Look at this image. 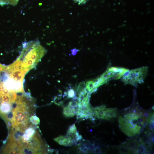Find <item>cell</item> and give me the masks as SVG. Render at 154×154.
<instances>
[{
    "mask_svg": "<svg viewBox=\"0 0 154 154\" xmlns=\"http://www.w3.org/2000/svg\"><path fill=\"white\" fill-rule=\"evenodd\" d=\"M66 135L71 137L76 142L82 139V136L78 132L75 124H73L70 126Z\"/></svg>",
    "mask_w": 154,
    "mask_h": 154,
    "instance_id": "cell-9",
    "label": "cell"
},
{
    "mask_svg": "<svg viewBox=\"0 0 154 154\" xmlns=\"http://www.w3.org/2000/svg\"><path fill=\"white\" fill-rule=\"evenodd\" d=\"M22 47L21 53L17 59L21 63H33L36 65L46 51L38 40L24 42Z\"/></svg>",
    "mask_w": 154,
    "mask_h": 154,
    "instance_id": "cell-2",
    "label": "cell"
},
{
    "mask_svg": "<svg viewBox=\"0 0 154 154\" xmlns=\"http://www.w3.org/2000/svg\"><path fill=\"white\" fill-rule=\"evenodd\" d=\"M22 70L19 69H7L9 78L16 81L23 82L25 75Z\"/></svg>",
    "mask_w": 154,
    "mask_h": 154,
    "instance_id": "cell-6",
    "label": "cell"
},
{
    "mask_svg": "<svg viewBox=\"0 0 154 154\" xmlns=\"http://www.w3.org/2000/svg\"><path fill=\"white\" fill-rule=\"evenodd\" d=\"M93 110L94 114L99 118L109 120L117 116L116 110L114 108L100 107L94 108Z\"/></svg>",
    "mask_w": 154,
    "mask_h": 154,
    "instance_id": "cell-5",
    "label": "cell"
},
{
    "mask_svg": "<svg viewBox=\"0 0 154 154\" xmlns=\"http://www.w3.org/2000/svg\"><path fill=\"white\" fill-rule=\"evenodd\" d=\"M78 105L76 102H70L68 106L63 109V114L67 117L74 116L76 113Z\"/></svg>",
    "mask_w": 154,
    "mask_h": 154,
    "instance_id": "cell-7",
    "label": "cell"
},
{
    "mask_svg": "<svg viewBox=\"0 0 154 154\" xmlns=\"http://www.w3.org/2000/svg\"><path fill=\"white\" fill-rule=\"evenodd\" d=\"M54 140L60 145L68 146L73 145L76 142L70 137L67 135H60L55 138Z\"/></svg>",
    "mask_w": 154,
    "mask_h": 154,
    "instance_id": "cell-8",
    "label": "cell"
},
{
    "mask_svg": "<svg viewBox=\"0 0 154 154\" xmlns=\"http://www.w3.org/2000/svg\"><path fill=\"white\" fill-rule=\"evenodd\" d=\"M75 95L74 91L72 89L70 90L68 92V96L70 98L73 97Z\"/></svg>",
    "mask_w": 154,
    "mask_h": 154,
    "instance_id": "cell-11",
    "label": "cell"
},
{
    "mask_svg": "<svg viewBox=\"0 0 154 154\" xmlns=\"http://www.w3.org/2000/svg\"><path fill=\"white\" fill-rule=\"evenodd\" d=\"M87 0H86L87 1Z\"/></svg>",
    "mask_w": 154,
    "mask_h": 154,
    "instance_id": "cell-14",
    "label": "cell"
},
{
    "mask_svg": "<svg viewBox=\"0 0 154 154\" xmlns=\"http://www.w3.org/2000/svg\"><path fill=\"white\" fill-rule=\"evenodd\" d=\"M19 0H9V4L12 5H15L17 3Z\"/></svg>",
    "mask_w": 154,
    "mask_h": 154,
    "instance_id": "cell-12",
    "label": "cell"
},
{
    "mask_svg": "<svg viewBox=\"0 0 154 154\" xmlns=\"http://www.w3.org/2000/svg\"><path fill=\"white\" fill-rule=\"evenodd\" d=\"M75 1L77 2L79 4H83L85 3L87 1L86 0H74Z\"/></svg>",
    "mask_w": 154,
    "mask_h": 154,
    "instance_id": "cell-13",
    "label": "cell"
},
{
    "mask_svg": "<svg viewBox=\"0 0 154 154\" xmlns=\"http://www.w3.org/2000/svg\"><path fill=\"white\" fill-rule=\"evenodd\" d=\"M31 120L34 124H37L40 122L39 118L36 116H33L31 117Z\"/></svg>",
    "mask_w": 154,
    "mask_h": 154,
    "instance_id": "cell-10",
    "label": "cell"
},
{
    "mask_svg": "<svg viewBox=\"0 0 154 154\" xmlns=\"http://www.w3.org/2000/svg\"><path fill=\"white\" fill-rule=\"evenodd\" d=\"M147 70L146 67L131 70L124 76L123 81L126 84L133 85L142 83L143 82Z\"/></svg>",
    "mask_w": 154,
    "mask_h": 154,
    "instance_id": "cell-3",
    "label": "cell"
},
{
    "mask_svg": "<svg viewBox=\"0 0 154 154\" xmlns=\"http://www.w3.org/2000/svg\"><path fill=\"white\" fill-rule=\"evenodd\" d=\"M76 114L77 118H90L93 116V112L89 104V100L84 99L79 101Z\"/></svg>",
    "mask_w": 154,
    "mask_h": 154,
    "instance_id": "cell-4",
    "label": "cell"
},
{
    "mask_svg": "<svg viewBox=\"0 0 154 154\" xmlns=\"http://www.w3.org/2000/svg\"><path fill=\"white\" fill-rule=\"evenodd\" d=\"M145 118L141 112H134L119 118V123L122 131L128 136L139 133L143 125Z\"/></svg>",
    "mask_w": 154,
    "mask_h": 154,
    "instance_id": "cell-1",
    "label": "cell"
}]
</instances>
